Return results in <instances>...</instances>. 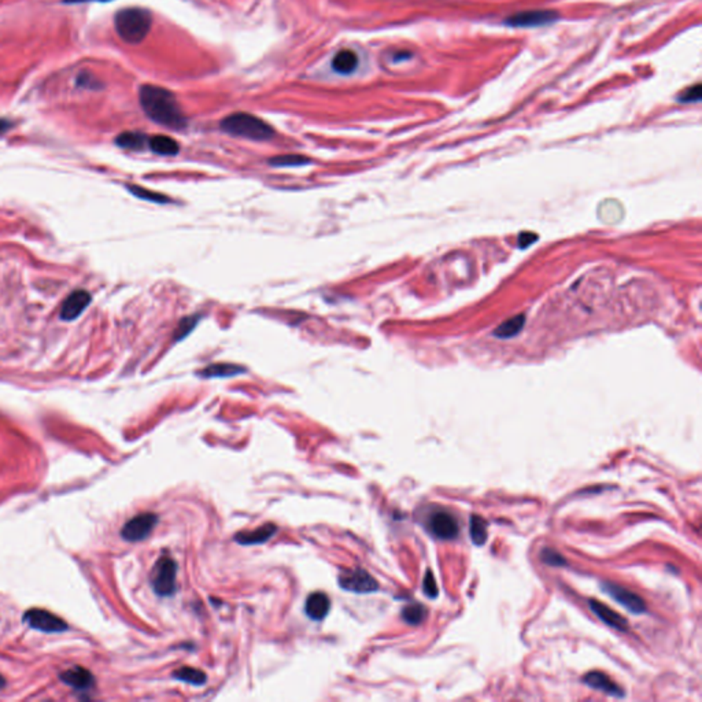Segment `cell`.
<instances>
[{"label":"cell","mask_w":702,"mask_h":702,"mask_svg":"<svg viewBox=\"0 0 702 702\" xmlns=\"http://www.w3.org/2000/svg\"><path fill=\"white\" fill-rule=\"evenodd\" d=\"M139 99L146 115L154 122L175 131L187 126V118L169 89L146 84L139 91Z\"/></svg>","instance_id":"cell-1"},{"label":"cell","mask_w":702,"mask_h":702,"mask_svg":"<svg viewBox=\"0 0 702 702\" xmlns=\"http://www.w3.org/2000/svg\"><path fill=\"white\" fill-rule=\"evenodd\" d=\"M153 25L150 11L139 7H128L120 10L114 17V26L118 36L128 44L142 43Z\"/></svg>","instance_id":"cell-2"},{"label":"cell","mask_w":702,"mask_h":702,"mask_svg":"<svg viewBox=\"0 0 702 702\" xmlns=\"http://www.w3.org/2000/svg\"><path fill=\"white\" fill-rule=\"evenodd\" d=\"M220 126L228 135L256 142L269 140L274 136V129L269 124L247 113L231 114L221 121Z\"/></svg>","instance_id":"cell-3"},{"label":"cell","mask_w":702,"mask_h":702,"mask_svg":"<svg viewBox=\"0 0 702 702\" xmlns=\"http://www.w3.org/2000/svg\"><path fill=\"white\" fill-rule=\"evenodd\" d=\"M177 578V562L172 557H161L151 572V586L154 591L161 597H171L176 591Z\"/></svg>","instance_id":"cell-4"},{"label":"cell","mask_w":702,"mask_h":702,"mask_svg":"<svg viewBox=\"0 0 702 702\" xmlns=\"http://www.w3.org/2000/svg\"><path fill=\"white\" fill-rule=\"evenodd\" d=\"M339 585L342 589L358 594H366L379 590L376 579L361 568L342 571L339 575Z\"/></svg>","instance_id":"cell-5"},{"label":"cell","mask_w":702,"mask_h":702,"mask_svg":"<svg viewBox=\"0 0 702 702\" xmlns=\"http://www.w3.org/2000/svg\"><path fill=\"white\" fill-rule=\"evenodd\" d=\"M158 523L155 513H140L125 523L121 529V536L128 542H140L150 536L154 526Z\"/></svg>","instance_id":"cell-6"},{"label":"cell","mask_w":702,"mask_h":702,"mask_svg":"<svg viewBox=\"0 0 702 702\" xmlns=\"http://www.w3.org/2000/svg\"><path fill=\"white\" fill-rule=\"evenodd\" d=\"M22 620L29 627L43 632H62L68 629V624L61 617L44 609H29L25 612Z\"/></svg>","instance_id":"cell-7"},{"label":"cell","mask_w":702,"mask_h":702,"mask_svg":"<svg viewBox=\"0 0 702 702\" xmlns=\"http://www.w3.org/2000/svg\"><path fill=\"white\" fill-rule=\"evenodd\" d=\"M601 589L611 597L616 603H618L621 607H624L631 614H641L646 612V604L642 597L635 594L634 591L618 586L616 583L605 582L603 583Z\"/></svg>","instance_id":"cell-8"},{"label":"cell","mask_w":702,"mask_h":702,"mask_svg":"<svg viewBox=\"0 0 702 702\" xmlns=\"http://www.w3.org/2000/svg\"><path fill=\"white\" fill-rule=\"evenodd\" d=\"M558 19V14L550 10H529L511 15L505 23L512 28H538L553 23Z\"/></svg>","instance_id":"cell-9"},{"label":"cell","mask_w":702,"mask_h":702,"mask_svg":"<svg viewBox=\"0 0 702 702\" xmlns=\"http://www.w3.org/2000/svg\"><path fill=\"white\" fill-rule=\"evenodd\" d=\"M428 528L435 538L442 540H450L457 538L459 531L455 518L446 511L434 512L428 519Z\"/></svg>","instance_id":"cell-10"},{"label":"cell","mask_w":702,"mask_h":702,"mask_svg":"<svg viewBox=\"0 0 702 702\" xmlns=\"http://www.w3.org/2000/svg\"><path fill=\"white\" fill-rule=\"evenodd\" d=\"M91 302V295L84 290H77L72 292L64 302L59 316L65 321L76 320L86 309Z\"/></svg>","instance_id":"cell-11"},{"label":"cell","mask_w":702,"mask_h":702,"mask_svg":"<svg viewBox=\"0 0 702 702\" xmlns=\"http://www.w3.org/2000/svg\"><path fill=\"white\" fill-rule=\"evenodd\" d=\"M583 682L585 685H587L589 687L594 689V690H600L608 696H612V697H624V692L621 690V687H618L616 683H614L609 676H607L603 672H598V671H593V672H589L585 678H583Z\"/></svg>","instance_id":"cell-12"},{"label":"cell","mask_w":702,"mask_h":702,"mask_svg":"<svg viewBox=\"0 0 702 702\" xmlns=\"http://www.w3.org/2000/svg\"><path fill=\"white\" fill-rule=\"evenodd\" d=\"M589 607L593 611V614H596L600 620H603L607 625H609L611 628H614L617 631H627L628 629L627 620L624 617H621L620 614H616L605 604H601L597 600H590Z\"/></svg>","instance_id":"cell-13"},{"label":"cell","mask_w":702,"mask_h":702,"mask_svg":"<svg viewBox=\"0 0 702 702\" xmlns=\"http://www.w3.org/2000/svg\"><path fill=\"white\" fill-rule=\"evenodd\" d=\"M61 681L76 690H88L93 686V675L83 667H73L59 675Z\"/></svg>","instance_id":"cell-14"},{"label":"cell","mask_w":702,"mask_h":702,"mask_svg":"<svg viewBox=\"0 0 702 702\" xmlns=\"http://www.w3.org/2000/svg\"><path fill=\"white\" fill-rule=\"evenodd\" d=\"M330 611H331V600L325 593L317 591L307 597L305 604V612L312 620L320 621L327 617Z\"/></svg>","instance_id":"cell-15"},{"label":"cell","mask_w":702,"mask_h":702,"mask_svg":"<svg viewBox=\"0 0 702 702\" xmlns=\"http://www.w3.org/2000/svg\"><path fill=\"white\" fill-rule=\"evenodd\" d=\"M278 528L276 524H265V526L256 528L253 531H242L235 535V540L240 544H261L272 539L277 533Z\"/></svg>","instance_id":"cell-16"},{"label":"cell","mask_w":702,"mask_h":702,"mask_svg":"<svg viewBox=\"0 0 702 702\" xmlns=\"http://www.w3.org/2000/svg\"><path fill=\"white\" fill-rule=\"evenodd\" d=\"M245 372H246V369L243 366H240V365H235V363H214V365L207 366L202 372H199V374L202 377H206V379H227V377H234V376L242 374Z\"/></svg>","instance_id":"cell-17"},{"label":"cell","mask_w":702,"mask_h":702,"mask_svg":"<svg viewBox=\"0 0 702 702\" xmlns=\"http://www.w3.org/2000/svg\"><path fill=\"white\" fill-rule=\"evenodd\" d=\"M149 146L151 151L160 155H177L180 151V146L175 139L164 135H157L149 139Z\"/></svg>","instance_id":"cell-18"},{"label":"cell","mask_w":702,"mask_h":702,"mask_svg":"<svg viewBox=\"0 0 702 702\" xmlns=\"http://www.w3.org/2000/svg\"><path fill=\"white\" fill-rule=\"evenodd\" d=\"M357 65H358V57L355 55V53H352L350 50L338 53L332 61L334 70L341 75H350L357 69Z\"/></svg>","instance_id":"cell-19"},{"label":"cell","mask_w":702,"mask_h":702,"mask_svg":"<svg viewBox=\"0 0 702 702\" xmlns=\"http://www.w3.org/2000/svg\"><path fill=\"white\" fill-rule=\"evenodd\" d=\"M115 143L125 150H143L149 146V139L140 132H124L117 136Z\"/></svg>","instance_id":"cell-20"},{"label":"cell","mask_w":702,"mask_h":702,"mask_svg":"<svg viewBox=\"0 0 702 702\" xmlns=\"http://www.w3.org/2000/svg\"><path fill=\"white\" fill-rule=\"evenodd\" d=\"M173 678L180 682H185L192 686H203L207 679V676L203 671L192 668V667H181V668L176 670L173 672Z\"/></svg>","instance_id":"cell-21"},{"label":"cell","mask_w":702,"mask_h":702,"mask_svg":"<svg viewBox=\"0 0 702 702\" xmlns=\"http://www.w3.org/2000/svg\"><path fill=\"white\" fill-rule=\"evenodd\" d=\"M469 535H471L472 542L476 546H483L486 543L487 535H488V524H487V522L483 518L477 516V515L471 516V520H469Z\"/></svg>","instance_id":"cell-22"},{"label":"cell","mask_w":702,"mask_h":702,"mask_svg":"<svg viewBox=\"0 0 702 702\" xmlns=\"http://www.w3.org/2000/svg\"><path fill=\"white\" fill-rule=\"evenodd\" d=\"M524 316H516V317H512L509 319L508 321L502 323L495 331H494V335L497 338H501V339H509V338H513L515 335H518L523 327H524Z\"/></svg>","instance_id":"cell-23"},{"label":"cell","mask_w":702,"mask_h":702,"mask_svg":"<svg viewBox=\"0 0 702 702\" xmlns=\"http://www.w3.org/2000/svg\"><path fill=\"white\" fill-rule=\"evenodd\" d=\"M402 620L409 624V625H419L421 624L426 617H427V609L424 605L421 604H410V605H406L402 612Z\"/></svg>","instance_id":"cell-24"},{"label":"cell","mask_w":702,"mask_h":702,"mask_svg":"<svg viewBox=\"0 0 702 702\" xmlns=\"http://www.w3.org/2000/svg\"><path fill=\"white\" fill-rule=\"evenodd\" d=\"M312 161L307 157L298 155V154H287V155H278L269 161L272 167L276 168H295V167H305L309 165Z\"/></svg>","instance_id":"cell-25"},{"label":"cell","mask_w":702,"mask_h":702,"mask_svg":"<svg viewBox=\"0 0 702 702\" xmlns=\"http://www.w3.org/2000/svg\"><path fill=\"white\" fill-rule=\"evenodd\" d=\"M128 189L131 191V193H133L135 196H137V198H140L143 200H150V202H155V203H161V205H165V203L171 202V199L168 196L157 193V192H153V191H149V189L137 187V185H128Z\"/></svg>","instance_id":"cell-26"},{"label":"cell","mask_w":702,"mask_h":702,"mask_svg":"<svg viewBox=\"0 0 702 702\" xmlns=\"http://www.w3.org/2000/svg\"><path fill=\"white\" fill-rule=\"evenodd\" d=\"M540 558L546 565H550V567H565L567 565L565 558L553 549L542 550Z\"/></svg>","instance_id":"cell-27"},{"label":"cell","mask_w":702,"mask_h":702,"mask_svg":"<svg viewBox=\"0 0 702 702\" xmlns=\"http://www.w3.org/2000/svg\"><path fill=\"white\" fill-rule=\"evenodd\" d=\"M423 590H424V594L428 597V598H437L439 594L438 585H437V580H435V576L433 573L431 569H428L426 572V576H424V580H423Z\"/></svg>","instance_id":"cell-28"},{"label":"cell","mask_w":702,"mask_h":702,"mask_svg":"<svg viewBox=\"0 0 702 702\" xmlns=\"http://www.w3.org/2000/svg\"><path fill=\"white\" fill-rule=\"evenodd\" d=\"M196 321H198V317H188V319L182 320L180 323L178 328L176 330V341H180V339L185 338L192 331V328L196 325Z\"/></svg>","instance_id":"cell-29"},{"label":"cell","mask_w":702,"mask_h":702,"mask_svg":"<svg viewBox=\"0 0 702 702\" xmlns=\"http://www.w3.org/2000/svg\"><path fill=\"white\" fill-rule=\"evenodd\" d=\"M702 96V88L701 84H696L693 87L687 88L681 96H679V100L683 102V103H692V102H699L701 99Z\"/></svg>","instance_id":"cell-30"},{"label":"cell","mask_w":702,"mask_h":702,"mask_svg":"<svg viewBox=\"0 0 702 702\" xmlns=\"http://www.w3.org/2000/svg\"><path fill=\"white\" fill-rule=\"evenodd\" d=\"M535 240H536V235H533V234H522V236L519 239V243H520L522 249H526L529 245H532Z\"/></svg>","instance_id":"cell-31"},{"label":"cell","mask_w":702,"mask_h":702,"mask_svg":"<svg viewBox=\"0 0 702 702\" xmlns=\"http://www.w3.org/2000/svg\"><path fill=\"white\" fill-rule=\"evenodd\" d=\"M10 126H11V124L7 120H0V133L6 132Z\"/></svg>","instance_id":"cell-32"},{"label":"cell","mask_w":702,"mask_h":702,"mask_svg":"<svg viewBox=\"0 0 702 702\" xmlns=\"http://www.w3.org/2000/svg\"><path fill=\"white\" fill-rule=\"evenodd\" d=\"M65 3H86V1H110V0H64Z\"/></svg>","instance_id":"cell-33"},{"label":"cell","mask_w":702,"mask_h":702,"mask_svg":"<svg viewBox=\"0 0 702 702\" xmlns=\"http://www.w3.org/2000/svg\"><path fill=\"white\" fill-rule=\"evenodd\" d=\"M4 686H6V681H4V678L0 675V690H1Z\"/></svg>","instance_id":"cell-34"}]
</instances>
